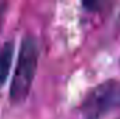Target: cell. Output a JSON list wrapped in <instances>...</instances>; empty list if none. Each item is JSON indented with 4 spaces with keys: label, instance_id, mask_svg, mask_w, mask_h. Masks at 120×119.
<instances>
[{
    "label": "cell",
    "instance_id": "cell-1",
    "mask_svg": "<svg viewBox=\"0 0 120 119\" xmlns=\"http://www.w3.org/2000/svg\"><path fill=\"white\" fill-rule=\"evenodd\" d=\"M39 62V42L35 36L25 35L21 41L15 71L10 84V101L20 105L27 101Z\"/></svg>",
    "mask_w": 120,
    "mask_h": 119
},
{
    "label": "cell",
    "instance_id": "cell-2",
    "mask_svg": "<svg viewBox=\"0 0 120 119\" xmlns=\"http://www.w3.org/2000/svg\"><path fill=\"white\" fill-rule=\"evenodd\" d=\"M116 109H120V81L116 79L91 88L80 105L82 119H103Z\"/></svg>",
    "mask_w": 120,
    "mask_h": 119
},
{
    "label": "cell",
    "instance_id": "cell-3",
    "mask_svg": "<svg viewBox=\"0 0 120 119\" xmlns=\"http://www.w3.org/2000/svg\"><path fill=\"white\" fill-rule=\"evenodd\" d=\"M13 56H14V44L11 41L3 44L0 48V88L6 84L10 69L13 64Z\"/></svg>",
    "mask_w": 120,
    "mask_h": 119
},
{
    "label": "cell",
    "instance_id": "cell-4",
    "mask_svg": "<svg viewBox=\"0 0 120 119\" xmlns=\"http://www.w3.org/2000/svg\"><path fill=\"white\" fill-rule=\"evenodd\" d=\"M82 7L87 8L88 11H98L99 7H103V3H101V1H85V3H82Z\"/></svg>",
    "mask_w": 120,
    "mask_h": 119
},
{
    "label": "cell",
    "instance_id": "cell-5",
    "mask_svg": "<svg viewBox=\"0 0 120 119\" xmlns=\"http://www.w3.org/2000/svg\"><path fill=\"white\" fill-rule=\"evenodd\" d=\"M7 7H8V4H7L6 1H0V31H1V28H3V20H4Z\"/></svg>",
    "mask_w": 120,
    "mask_h": 119
},
{
    "label": "cell",
    "instance_id": "cell-6",
    "mask_svg": "<svg viewBox=\"0 0 120 119\" xmlns=\"http://www.w3.org/2000/svg\"><path fill=\"white\" fill-rule=\"evenodd\" d=\"M119 64H120V59H119Z\"/></svg>",
    "mask_w": 120,
    "mask_h": 119
}]
</instances>
